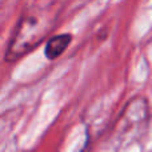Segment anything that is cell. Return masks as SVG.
Listing matches in <instances>:
<instances>
[{
	"mask_svg": "<svg viewBox=\"0 0 152 152\" xmlns=\"http://www.w3.org/2000/svg\"><path fill=\"white\" fill-rule=\"evenodd\" d=\"M64 3L34 1L24 7L5 50L8 63L21 59L40 45L53 31L63 12Z\"/></svg>",
	"mask_w": 152,
	"mask_h": 152,
	"instance_id": "obj_1",
	"label": "cell"
},
{
	"mask_svg": "<svg viewBox=\"0 0 152 152\" xmlns=\"http://www.w3.org/2000/svg\"><path fill=\"white\" fill-rule=\"evenodd\" d=\"M148 118V105L143 97L132 99L128 104L124 107L123 113L119 119L118 134L120 137L126 139L134 129V134L143 128L145 120Z\"/></svg>",
	"mask_w": 152,
	"mask_h": 152,
	"instance_id": "obj_2",
	"label": "cell"
},
{
	"mask_svg": "<svg viewBox=\"0 0 152 152\" xmlns=\"http://www.w3.org/2000/svg\"><path fill=\"white\" fill-rule=\"evenodd\" d=\"M71 42H72V35L69 34H60L50 37L48 42L45 43V48H44L45 58L50 59V60L58 59L68 48Z\"/></svg>",
	"mask_w": 152,
	"mask_h": 152,
	"instance_id": "obj_3",
	"label": "cell"
}]
</instances>
